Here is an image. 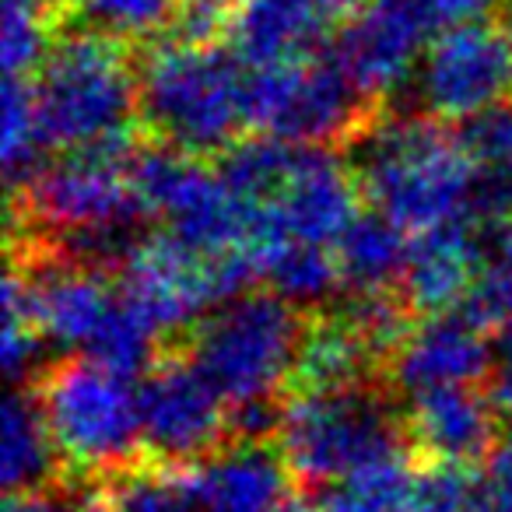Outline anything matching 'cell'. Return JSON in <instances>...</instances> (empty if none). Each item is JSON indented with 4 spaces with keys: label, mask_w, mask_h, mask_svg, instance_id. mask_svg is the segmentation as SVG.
Here are the masks:
<instances>
[{
    "label": "cell",
    "mask_w": 512,
    "mask_h": 512,
    "mask_svg": "<svg viewBox=\"0 0 512 512\" xmlns=\"http://www.w3.org/2000/svg\"><path fill=\"white\" fill-rule=\"evenodd\" d=\"M228 400L186 355H162L137 386L141 442L165 467L207 460L228 446Z\"/></svg>",
    "instance_id": "obj_12"
},
{
    "label": "cell",
    "mask_w": 512,
    "mask_h": 512,
    "mask_svg": "<svg viewBox=\"0 0 512 512\" xmlns=\"http://www.w3.org/2000/svg\"><path fill=\"white\" fill-rule=\"evenodd\" d=\"M57 463L64 460L57 453V442L50 435L36 390L22 386L4 404V453H0L4 488H8V495H15V491L53 484Z\"/></svg>",
    "instance_id": "obj_23"
},
{
    "label": "cell",
    "mask_w": 512,
    "mask_h": 512,
    "mask_svg": "<svg viewBox=\"0 0 512 512\" xmlns=\"http://www.w3.org/2000/svg\"><path fill=\"white\" fill-rule=\"evenodd\" d=\"M256 281L249 249L207 256L172 232H151L134 242L120 264V295L162 337H190L225 302L246 295Z\"/></svg>",
    "instance_id": "obj_7"
},
{
    "label": "cell",
    "mask_w": 512,
    "mask_h": 512,
    "mask_svg": "<svg viewBox=\"0 0 512 512\" xmlns=\"http://www.w3.org/2000/svg\"><path fill=\"white\" fill-rule=\"evenodd\" d=\"M36 8H43L46 15H64L67 8H71V0H32Z\"/></svg>",
    "instance_id": "obj_41"
},
{
    "label": "cell",
    "mask_w": 512,
    "mask_h": 512,
    "mask_svg": "<svg viewBox=\"0 0 512 512\" xmlns=\"http://www.w3.org/2000/svg\"><path fill=\"white\" fill-rule=\"evenodd\" d=\"M414 470L407 467V453H393L369 467L355 470L344 481H334L320 491V512H404Z\"/></svg>",
    "instance_id": "obj_25"
},
{
    "label": "cell",
    "mask_w": 512,
    "mask_h": 512,
    "mask_svg": "<svg viewBox=\"0 0 512 512\" xmlns=\"http://www.w3.org/2000/svg\"><path fill=\"white\" fill-rule=\"evenodd\" d=\"M404 414L379 383L334 393H292L281 411L278 449L302 484L344 481L404 449Z\"/></svg>",
    "instance_id": "obj_4"
},
{
    "label": "cell",
    "mask_w": 512,
    "mask_h": 512,
    "mask_svg": "<svg viewBox=\"0 0 512 512\" xmlns=\"http://www.w3.org/2000/svg\"><path fill=\"white\" fill-rule=\"evenodd\" d=\"M404 428L425 456L470 467L498 449L495 439L502 421L488 393H477L474 386H439L407 400Z\"/></svg>",
    "instance_id": "obj_19"
},
{
    "label": "cell",
    "mask_w": 512,
    "mask_h": 512,
    "mask_svg": "<svg viewBox=\"0 0 512 512\" xmlns=\"http://www.w3.org/2000/svg\"><path fill=\"white\" fill-rule=\"evenodd\" d=\"M50 46V15L36 8L32 0H4V32H0L4 74L8 78H36Z\"/></svg>",
    "instance_id": "obj_32"
},
{
    "label": "cell",
    "mask_w": 512,
    "mask_h": 512,
    "mask_svg": "<svg viewBox=\"0 0 512 512\" xmlns=\"http://www.w3.org/2000/svg\"><path fill=\"white\" fill-rule=\"evenodd\" d=\"M379 372H386L383 358L348 313H316L306 316L288 386L292 393L355 390L376 383Z\"/></svg>",
    "instance_id": "obj_20"
},
{
    "label": "cell",
    "mask_w": 512,
    "mask_h": 512,
    "mask_svg": "<svg viewBox=\"0 0 512 512\" xmlns=\"http://www.w3.org/2000/svg\"><path fill=\"white\" fill-rule=\"evenodd\" d=\"M418 95L428 116L463 123L512 99V18L488 15L442 32L418 67Z\"/></svg>",
    "instance_id": "obj_11"
},
{
    "label": "cell",
    "mask_w": 512,
    "mask_h": 512,
    "mask_svg": "<svg viewBox=\"0 0 512 512\" xmlns=\"http://www.w3.org/2000/svg\"><path fill=\"white\" fill-rule=\"evenodd\" d=\"M491 337L467 313L425 316L390 362V379L407 397L439 386H474L491 376Z\"/></svg>",
    "instance_id": "obj_17"
},
{
    "label": "cell",
    "mask_w": 512,
    "mask_h": 512,
    "mask_svg": "<svg viewBox=\"0 0 512 512\" xmlns=\"http://www.w3.org/2000/svg\"><path fill=\"white\" fill-rule=\"evenodd\" d=\"M176 0H71L67 25L106 32L120 43H141L172 25Z\"/></svg>",
    "instance_id": "obj_27"
},
{
    "label": "cell",
    "mask_w": 512,
    "mask_h": 512,
    "mask_svg": "<svg viewBox=\"0 0 512 512\" xmlns=\"http://www.w3.org/2000/svg\"><path fill=\"white\" fill-rule=\"evenodd\" d=\"M60 460L78 474L113 477L134 467L141 442L137 390L88 355L50 362L32 383Z\"/></svg>",
    "instance_id": "obj_5"
},
{
    "label": "cell",
    "mask_w": 512,
    "mask_h": 512,
    "mask_svg": "<svg viewBox=\"0 0 512 512\" xmlns=\"http://www.w3.org/2000/svg\"><path fill=\"white\" fill-rule=\"evenodd\" d=\"M428 39L435 36L418 0H365L337 29L334 57L365 99L383 106L404 92L414 67H421L418 60L428 50Z\"/></svg>",
    "instance_id": "obj_14"
},
{
    "label": "cell",
    "mask_w": 512,
    "mask_h": 512,
    "mask_svg": "<svg viewBox=\"0 0 512 512\" xmlns=\"http://www.w3.org/2000/svg\"><path fill=\"white\" fill-rule=\"evenodd\" d=\"M484 242L470 221L428 228L411 235L400 295L414 316L456 313L481 281Z\"/></svg>",
    "instance_id": "obj_18"
},
{
    "label": "cell",
    "mask_w": 512,
    "mask_h": 512,
    "mask_svg": "<svg viewBox=\"0 0 512 512\" xmlns=\"http://www.w3.org/2000/svg\"><path fill=\"white\" fill-rule=\"evenodd\" d=\"M256 264V278L264 281L267 292L281 295L292 306H320L341 288V267H337L334 246L309 239H271L249 249Z\"/></svg>",
    "instance_id": "obj_22"
},
{
    "label": "cell",
    "mask_w": 512,
    "mask_h": 512,
    "mask_svg": "<svg viewBox=\"0 0 512 512\" xmlns=\"http://www.w3.org/2000/svg\"><path fill=\"white\" fill-rule=\"evenodd\" d=\"M418 8L425 15L428 29H432V36H442V32L456 29V25L488 15L491 0H418Z\"/></svg>",
    "instance_id": "obj_37"
},
{
    "label": "cell",
    "mask_w": 512,
    "mask_h": 512,
    "mask_svg": "<svg viewBox=\"0 0 512 512\" xmlns=\"http://www.w3.org/2000/svg\"><path fill=\"white\" fill-rule=\"evenodd\" d=\"M306 316L274 292H246L218 306L190 337V362L228 404L278 397L295 365Z\"/></svg>",
    "instance_id": "obj_8"
},
{
    "label": "cell",
    "mask_w": 512,
    "mask_h": 512,
    "mask_svg": "<svg viewBox=\"0 0 512 512\" xmlns=\"http://www.w3.org/2000/svg\"><path fill=\"white\" fill-rule=\"evenodd\" d=\"M477 512H512V439L488 456L481 470V509Z\"/></svg>",
    "instance_id": "obj_36"
},
{
    "label": "cell",
    "mask_w": 512,
    "mask_h": 512,
    "mask_svg": "<svg viewBox=\"0 0 512 512\" xmlns=\"http://www.w3.org/2000/svg\"><path fill=\"white\" fill-rule=\"evenodd\" d=\"M481 509V474L467 463L432 460L414 470L404 512H477Z\"/></svg>",
    "instance_id": "obj_31"
},
{
    "label": "cell",
    "mask_w": 512,
    "mask_h": 512,
    "mask_svg": "<svg viewBox=\"0 0 512 512\" xmlns=\"http://www.w3.org/2000/svg\"><path fill=\"white\" fill-rule=\"evenodd\" d=\"M362 200V186L351 162L337 158L334 148L299 144L271 200L246 214L249 249L281 235L334 246L344 228L362 214L358 211Z\"/></svg>",
    "instance_id": "obj_13"
},
{
    "label": "cell",
    "mask_w": 512,
    "mask_h": 512,
    "mask_svg": "<svg viewBox=\"0 0 512 512\" xmlns=\"http://www.w3.org/2000/svg\"><path fill=\"white\" fill-rule=\"evenodd\" d=\"M134 134L64 151L8 193V235H67L144 218L134 190Z\"/></svg>",
    "instance_id": "obj_6"
},
{
    "label": "cell",
    "mask_w": 512,
    "mask_h": 512,
    "mask_svg": "<svg viewBox=\"0 0 512 512\" xmlns=\"http://www.w3.org/2000/svg\"><path fill=\"white\" fill-rule=\"evenodd\" d=\"M158 341H162V334L120 295L116 309L109 313L106 327L99 330V337H95L85 355L95 358L99 365H106V369L120 372V376L134 379V376H144V372L162 358L158 355Z\"/></svg>",
    "instance_id": "obj_26"
},
{
    "label": "cell",
    "mask_w": 512,
    "mask_h": 512,
    "mask_svg": "<svg viewBox=\"0 0 512 512\" xmlns=\"http://www.w3.org/2000/svg\"><path fill=\"white\" fill-rule=\"evenodd\" d=\"M235 11V0H176L169 39L186 46H221L232 36Z\"/></svg>",
    "instance_id": "obj_34"
},
{
    "label": "cell",
    "mask_w": 512,
    "mask_h": 512,
    "mask_svg": "<svg viewBox=\"0 0 512 512\" xmlns=\"http://www.w3.org/2000/svg\"><path fill=\"white\" fill-rule=\"evenodd\" d=\"M50 344L43 341L36 320L29 313V295H25L22 274L11 267L8 281H4V341H0V358H4V372L15 383H36L39 372L46 369L43 351Z\"/></svg>",
    "instance_id": "obj_29"
},
{
    "label": "cell",
    "mask_w": 512,
    "mask_h": 512,
    "mask_svg": "<svg viewBox=\"0 0 512 512\" xmlns=\"http://www.w3.org/2000/svg\"><path fill=\"white\" fill-rule=\"evenodd\" d=\"M0 137H4L0 158H4L8 193H18L46 165L43 151L50 148L43 134V120H39L32 78H8V88H4V134Z\"/></svg>",
    "instance_id": "obj_24"
},
{
    "label": "cell",
    "mask_w": 512,
    "mask_h": 512,
    "mask_svg": "<svg viewBox=\"0 0 512 512\" xmlns=\"http://www.w3.org/2000/svg\"><path fill=\"white\" fill-rule=\"evenodd\" d=\"M407 253H411V232H404L386 214L362 211L334 242L341 288L351 295L400 292Z\"/></svg>",
    "instance_id": "obj_21"
},
{
    "label": "cell",
    "mask_w": 512,
    "mask_h": 512,
    "mask_svg": "<svg viewBox=\"0 0 512 512\" xmlns=\"http://www.w3.org/2000/svg\"><path fill=\"white\" fill-rule=\"evenodd\" d=\"M50 148L78 151L134 134L141 120V64L130 43L64 25L32 78Z\"/></svg>",
    "instance_id": "obj_2"
},
{
    "label": "cell",
    "mask_w": 512,
    "mask_h": 512,
    "mask_svg": "<svg viewBox=\"0 0 512 512\" xmlns=\"http://www.w3.org/2000/svg\"><path fill=\"white\" fill-rule=\"evenodd\" d=\"M141 127L186 155H225L249 127L246 67L218 46L162 39L141 60Z\"/></svg>",
    "instance_id": "obj_3"
},
{
    "label": "cell",
    "mask_w": 512,
    "mask_h": 512,
    "mask_svg": "<svg viewBox=\"0 0 512 512\" xmlns=\"http://www.w3.org/2000/svg\"><path fill=\"white\" fill-rule=\"evenodd\" d=\"M488 400L495 407L498 421H502L505 435L512 439V362H498L488 376Z\"/></svg>",
    "instance_id": "obj_38"
},
{
    "label": "cell",
    "mask_w": 512,
    "mask_h": 512,
    "mask_svg": "<svg viewBox=\"0 0 512 512\" xmlns=\"http://www.w3.org/2000/svg\"><path fill=\"white\" fill-rule=\"evenodd\" d=\"M481 242H484L481 281L470 292V299L460 306V313H467L477 327L495 334L498 323L505 316H512V221L481 232Z\"/></svg>",
    "instance_id": "obj_28"
},
{
    "label": "cell",
    "mask_w": 512,
    "mask_h": 512,
    "mask_svg": "<svg viewBox=\"0 0 512 512\" xmlns=\"http://www.w3.org/2000/svg\"><path fill=\"white\" fill-rule=\"evenodd\" d=\"M172 470L190 512H278L292 495V470L271 442H228L207 460Z\"/></svg>",
    "instance_id": "obj_16"
},
{
    "label": "cell",
    "mask_w": 512,
    "mask_h": 512,
    "mask_svg": "<svg viewBox=\"0 0 512 512\" xmlns=\"http://www.w3.org/2000/svg\"><path fill=\"white\" fill-rule=\"evenodd\" d=\"M362 197L404 232L467 221L477 165L435 116H379L355 144Z\"/></svg>",
    "instance_id": "obj_1"
},
{
    "label": "cell",
    "mask_w": 512,
    "mask_h": 512,
    "mask_svg": "<svg viewBox=\"0 0 512 512\" xmlns=\"http://www.w3.org/2000/svg\"><path fill=\"white\" fill-rule=\"evenodd\" d=\"M495 348L502 355V362H512V316H505L495 327Z\"/></svg>",
    "instance_id": "obj_39"
},
{
    "label": "cell",
    "mask_w": 512,
    "mask_h": 512,
    "mask_svg": "<svg viewBox=\"0 0 512 512\" xmlns=\"http://www.w3.org/2000/svg\"><path fill=\"white\" fill-rule=\"evenodd\" d=\"M278 512H320V509H316V502H309L306 495H288Z\"/></svg>",
    "instance_id": "obj_40"
},
{
    "label": "cell",
    "mask_w": 512,
    "mask_h": 512,
    "mask_svg": "<svg viewBox=\"0 0 512 512\" xmlns=\"http://www.w3.org/2000/svg\"><path fill=\"white\" fill-rule=\"evenodd\" d=\"M95 512H190L176 470L127 467L95 488Z\"/></svg>",
    "instance_id": "obj_30"
},
{
    "label": "cell",
    "mask_w": 512,
    "mask_h": 512,
    "mask_svg": "<svg viewBox=\"0 0 512 512\" xmlns=\"http://www.w3.org/2000/svg\"><path fill=\"white\" fill-rule=\"evenodd\" d=\"M365 0H242L228 53L242 67H274L320 53L323 39L341 29Z\"/></svg>",
    "instance_id": "obj_15"
},
{
    "label": "cell",
    "mask_w": 512,
    "mask_h": 512,
    "mask_svg": "<svg viewBox=\"0 0 512 512\" xmlns=\"http://www.w3.org/2000/svg\"><path fill=\"white\" fill-rule=\"evenodd\" d=\"M134 190L141 211L158 218L165 232L183 239L197 253L221 256L249 249L246 211L232 197L221 172L207 169L204 158L169 144L137 148Z\"/></svg>",
    "instance_id": "obj_10"
},
{
    "label": "cell",
    "mask_w": 512,
    "mask_h": 512,
    "mask_svg": "<svg viewBox=\"0 0 512 512\" xmlns=\"http://www.w3.org/2000/svg\"><path fill=\"white\" fill-rule=\"evenodd\" d=\"M456 137L477 169L512 172V99L463 120Z\"/></svg>",
    "instance_id": "obj_33"
},
{
    "label": "cell",
    "mask_w": 512,
    "mask_h": 512,
    "mask_svg": "<svg viewBox=\"0 0 512 512\" xmlns=\"http://www.w3.org/2000/svg\"><path fill=\"white\" fill-rule=\"evenodd\" d=\"M4 512H95V491L43 484V488L8 495Z\"/></svg>",
    "instance_id": "obj_35"
},
{
    "label": "cell",
    "mask_w": 512,
    "mask_h": 512,
    "mask_svg": "<svg viewBox=\"0 0 512 512\" xmlns=\"http://www.w3.org/2000/svg\"><path fill=\"white\" fill-rule=\"evenodd\" d=\"M246 109L256 134L302 148L355 144L383 116V106L365 99L334 50L292 64L246 67Z\"/></svg>",
    "instance_id": "obj_9"
}]
</instances>
